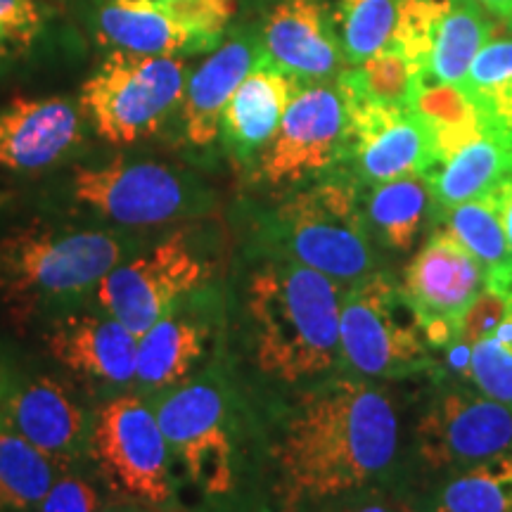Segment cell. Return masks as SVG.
<instances>
[{
	"label": "cell",
	"mask_w": 512,
	"mask_h": 512,
	"mask_svg": "<svg viewBox=\"0 0 512 512\" xmlns=\"http://www.w3.org/2000/svg\"><path fill=\"white\" fill-rule=\"evenodd\" d=\"M439 221H444L446 228L463 242L467 252L482 264L484 275L512 264L508 238H505L501 216H498L491 195L460 204V207L446 211Z\"/></svg>",
	"instance_id": "31"
},
{
	"label": "cell",
	"mask_w": 512,
	"mask_h": 512,
	"mask_svg": "<svg viewBox=\"0 0 512 512\" xmlns=\"http://www.w3.org/2000/svg\"><path fill=\"white\" fill-rule=\"evenodd\" d=\"M46 347L60 366L102 389L136 387L138 335L105 311H67L46 330Z\"/></svg>",
	"instance_id": "17"
},
{
	"label": "cell",
	"mask_w": 512,
	"mask_h": 512,
	"mask_svg": "<svg viewBox=\"0 0 512 512\" xmlns=\"http://www.w3.org/2000/svg\"><path fill=\"white\" fill-rule=\"evenodd\" d=\"M100 505L98 486L72 465L64 467L34 512H98Z\"/></svg>",
	"instance_id": "36"
},
{
	"label": "cell",
	"mask_w": 512,
	"mask_h": 512,
	"mask_svg": "<svg viewBox=\"0 0 512 512\" xmlns=\"http://www.w3.org/2000/svg\"><path fill=\"white\" fill-rule=\"evenodd\" d=\"M69 195L76 204L124 228H159L207 214L214 195L195 176L150 159L79 166Z\"/></svg>",
	"instance_id": "8"
},
{
	"label": "cell",
	"mask_w": 512,
	"mask_h": 512,
	"mask_svg": "<svg viewBox=\"0 0 512 512\" xmlns=\"http://www.w3.org/2000/svg\"><path fill=\"white\" fill-rule=\"evenodd\" d=\"M185 81L181 57L112 50L83 81L79 107L105 143L136 145L155 136L181 107Z\"/></svg>",
	"instance_id": "6"
},
{
	"label": "cell",
	"mask_w": 512,
	"mask_h": 512,
	"mask_svg": "<svg viewBox=\"0 0 512 512\" xmlns=\"http://www.w3.org/2000/svg\"><path fill=\"white\" fill-rule=\"evenodd\" d=\"M342 287L290 259H271L249 275L245 306L256 368L299 384L330 373L339 358Z\"/></svg>",
	"instance_id": "2"
},
{
	"label": "cell",
	"mask_w": 512,
	"mask_h": 512,
	"mask_svg": "<svg viewBox=\"0 0 512 512\" xmlns=\"http://www.w3.org/2000/svg\"><path fill=\"white\" fill-rule=\"evenodd\" d=\"M342 512H389V510L382 508V505H363V508H351Z\"/></svg>",
	"instance_id": "40"
},
{
	"label": "cell",
	"mask_w": 512,
	"mask_h": 512,
	"mask_svg": "<svg viewBox=\"0 0 512 512\" xmlns=\"http://www.w3.org/2000/svg\"><path fill=\"white\" fill-rule=\"evenodd\" d=\"M491 200H494L498 216H501L503 230H505V238H508L510 252H512V159L508 171H505L501 181L496 183V188L489 192Z\"/></svg>",
	"instance_id": "37"
},
{
	"label": "cell",
	"mask_w": 512,
	"mask_h": 512,
	"mask_svg": "<svg viewBox=\"0 0 512 512\" xmlns=\"http://www.w3.org/2000/svg\"><path fill=\"white\" fill-rule=\"evenodd\" d=\"M0 415L31 446L62 467L88 458L93 415L83 411L74 394L55 377L38 375L5 392Z\"/></svg>",
	"instance_id": "20"
},
{
	"label": "cell",
	"mask_w": 512,
	"mask_h": 512,
	"mask_svg": "<svg viewBox=\"0 0 512 512\" xmlns=\"http://www.w3.org/2000/svg\"><path fill=\"white\" fill-rule=\"evenodd\" d=\"M145 399L190 484L207 496H228L238 482V439L226 384L202 373Z\"/></svg>",
	"instance_id": "9"
},
{
	"label": "cell",
	"mask_w": 512,
	"mask_h": 512,
	"mask_svg": "<svg viewBox=\"0 0 512 512\" xmlns=\"http://www.w3.org/2000/svg\"><path fill=\"white\" fill-rule=\"evenodd\" d=\"M432 512H512V451L458 472L434 494Z\"/></svg>",
	"instance_id": "29"
},
{
	"label": "cell",
	"mask_w": 512,
	"mask_h": 512,
	"mask_svg": "<svg viewBox=\"0 0 512 512\" xmlns=\"http://www.w3.org/2000/svg\"><path fill=\"white\" fill-rule=\"evenodd\" d=\"M508 27H512V22H510V24H508Z\"/></svg>",
	"instance_id": "42"
},
{
	"label": "cell",
	"mask_w": 512,
	"mask_h": 512,
	"mask_svg": "<svg viewBox=\"0 0 512 512\" xmlns=\"http://www.w3.org/2000/svg\"><path fill=\"white\" fill-rule=\"evenodd\" d=\"M216 313L219 306L214 297L207 287H200L138 337V394H162L200 375L219 330Z\"/></svg>",
	"instance_id": "16"
},
{
	"label": "cell",
	"mask_w": 512,
	"mask_h": 512,
	"mask_svg": "<svg viewBox=\"0 0 512 512\" xmlns=\"http://www.w3.org/2000/svg\"><path fill=\"white\" fill-rule=\"evenodd\" d=\"M261 53L302 86L335 81L347 64L335 12L325 0H273Z\"/></svg>",
	"instance_id": "18"
},
{
	"label": "cell",
	"mask_w": 512,
	"mask_h": 512,
	"mask_svg": "<svg viewBox=\"0 0 512 512\" xmlns=\"http://www.w3.org/2000/svg\"><path fill=\"white\" fill-rule=\"evenodd\" d=\"M399 448V418L380 387L344 375L299 396L271 456L287 505L342 496L387 475Z\"/></svg>",
	"instance_id": "1"
},
{
	"label": "cell",
	"mask_w": 512,
	"mask_h": 512,
	"mask_svg": "<svg viewBox=\"0 0 512 512\" xmlns=\"http://www.w3.org/2000/svg\"><path fill=\"white\" fill-rule=\"evenodd\" d=\"M299 88L302 83L259 53L221 117L219 138L235 162L252 164L261 157Z\"/></svg>",
	"instance_id": "21"
},
{
	"label": "cell",
	"mask_w": 512,
	"mask_h": 512,
	"mask_svg": "<svg viewBox=\"0 0 512 512\" xmlns=\"http://www.w3.org/2000/svg\"><path fill=\"white\" fill-rule=\"evenodd\" d=\"M259 50L247 38H233L209 53L185 81L181 100L183 138L195 147H209L219 138L228 100L254 67Z\"/></svg>",
	"instance_id": "22"
},
{
	"label": "cell",
	"mask_w": 512,
	"mask_h": 512,
	"mask_svg": "<svg viewBox=\"0 0 512 512\" xmlns=\"http://www.w3.org/2000/svg\"><path fill=\"white\" fill-rule=\"evenodd\" d=\"M366 221L370 235H375L382 247L411 254L427 221H432V192L425 174L373 185L366 202Z\"/></svg>",
	"instance_id": "25"
},
{
	"label": "cell",
	"mask_w": 512,
	"mask_h": 512,
	"mask_svg": "<svg viewBox=\"0 0 512 512\" xmlns=\"http://www.w3.org/2000/svg\"><path fill=\"white\" fill-rule=\"evenodd\" d=\"M335 83L342 93L389 102V105H408L413 93L411 67L399 55V50H394L392 46L363 64L344 69Z\"/></svg>",
	"instance_id": "32"
},
{
	"label": "cell",
	"mask_w": 512,
	"mask_h": 512,
	"mask_svg": "<svg viewBox=\"0 0 512 512\" xmlns=\"http://www.w3.org/2000/svg\"><path fill=\"white\" fill-rule=\"evenodd\" d=\"M339 356L368 380H403L434 366L418 313L384 273L342 290Z\"/></svg>",
	"instance_id": "5"
},
{
	"label": "cell",
	"mask_w": 512,
	"mask_h": 512,
	"mask_svg": "<svg viewBox=\"0 0 512 512\" xmlns=\"http://www.w3.org/2000/svg\"><path fill=\"white\" fill-rule=\"evenodd\" d=\"M408 107L418 114L430 133L434 166L448 162L465 145L489 131L484 114L479 112L463 86L415 81Z\"/></svg>",
	"instance_id": "24"
},
{
	"label": "cell",
	"mask_w": 512,
	"mask_h": 512,
	"mask_svg": "<svg viewBox=\"0 0 512 512\" xmlns=\"http://www.w3.org/2000/svg\"><path fill=\"white\" fill-rule=\"evenodd\" d=\"M235 15V0H105L95 15L102 46L136 55L211 53Z\"/></svg>",
	"instance_id": "11"
},
{
	"label": "cell",
	"mask_w": 512,
	"mask_h": 512,
	"mask_svg": "<svg viewBox=\"0 0 512 512\" xmlns=\"http://www.w3.org/2000/svg\"><path fill=\"white\" fill-rule=\"evenodd\" d=\"M3 396H5V387H3V377H0V408H3ZM3 418V415H0Z\"/></svg>",
	"instance_id": "41"
},
{
	"label": "cell",
	"mask_w": 512,
	"mask_h": 512,
	"mask_svg": "<svg viewBox=\"0 0 512 512\" xmlns=\"http://www.w3.org/2000/svg\"><path fill=\"white\" fill-rule=\"evenodd\" d=\"M347 107L337 83L302 86L261 157L256 178L268 185H294L323 176L342 162Z\"/></svg>",
	"instance_id": "12"
},
{
	"label": "cell",
	"mask_w": 512,
	"mask_h": 512,
	"mask_svg": "<svg viewBox=\"0 0 512 512\" xmlns=\"http://www.w3.org/2000/svg\"><path fill=\"white\" fill-rule=\"evenodd\" d=\"M98 512H155V510L145 508V505L131 503V501H117V503L100 505V510H98Z\"/></svg>",
	"instance_id": "39"
},
{
	"label": "cell",
	"mask_w": 512,
	"mask_h": 512,
	"mask_svg": "<svg viewBox=\"0 0 512 512\" xmlns=\"http://www.w3.org/2000/svg\"><path fill=\"white\" fill-rule=\"evenodd\" d=\"M88 458L124 501L155 512L174 505V456L143 394H114L95 411Z\"/></svg>",
	"instance_id": "7"
},
{
	"label": "cell",
	"mask_w": 512,
	"mask_h": 512,
	"mask_svg": "<svg viewBox=\"0 0 512 512\" xmlns=\"http://www.w3.org/2000/svg\"><path fill=\"white\" fill-rule=\"evenodd\" d=\"M444 3L446 0H399L392 48L399 50V55L411 67L413 83L425 79L432 34Z\"/></svg>",
	"instance_id": "33"
},
{
	"label": "cell",
	"mask_w": 512,
	"mask_h": 512,
	"mask_svg": "<svg viewBox=\"0 0 512 512\" xmlns=\"http://www.w3.org/2000/svg\"><path fill=\"white\" fill-rule=\"evenodd\" d=\"M418 451L434 470H470L512 451V406L451 389L418 422Z\"/></svg>",
	"instance_id": "15"
},
{
	"label": "cell",
	"mask_w": 512,
	"mask_h": 512,
	"mask_svg": "<svg viewBox=\"0 0 512 512\" xmlns=\"http://www.w3.org/2000/svg\"><path fill=\"white\" fill-rule=\"evenodd\" d=\"M460 86L484 114L489 128L512 143V34L491 38Z\"/></svg>",
	"instance_id": "28"
},
{
	"label": "cell",
	"mask_w": 512,
	"mask_h": 512,
	"mask_svg": "<svg viewBox=\"0 0 512 512\" xmlns=\"http://www.w3.org/2000/svg\"><path fill=\"white\" fill-rule=\"evenodd\" d=\"M512 143L494 128L472 140L448 162L434 166L425 174L432 192V221H439L446 211L460 204L489 195L508 171Z\"/></svg>",
	"instance_id": "23"
},
{
	"label": "cell",
	"mask_w": 512,
	"mask_h": 512,
	"mask_svg": "<svg viewBox=\"0 0 512 512\" xmlns=\"http://www.w3.org/2000/svg\"><path fill=\"white\" fill-rule=\"evenodd\" d=\"M46 27L41 0H0V67L31 53Z\"/></svg>",
	"instance_id": "34"
},
{
	"label": "cell",
	"mask_w": 512,
	"mask_h": 512,
	"mask_svg": "<svg viewBox=\"0 0 512 512\" xmlns=\"http://www.w3.org/2000/svg\"><path fill=\"white\" fill-rule=\"evenodd\" d=\"M214 268L216 261L197 235L176 230L147 252L112 268L100 280L95 302L140 337L183 297L207 287Z\"/></svg>",
	"instance_id": "10"
},
{
	"label": "cell",
	"mask_w": 512,
	"mask_h": 512,
	"mask_svg": "<svg viewBox=\"0 0 512 512\" xmlns=\"http://www.w3.org/2000/svg\"><path fill=\"white\" fill-rule=\"evenodd\" d=\"M83 140V112L67 98L15 95L0 107V169L38 174L69 157Z\"/></svg>",
	"instance_id": "19"
},
{
	"label": "cell",
	"mask_w": 512,
	"mask_h": 512,
	"mask_svg": "<svg viewBox=\"0 0 512 512\" xmlns=\"http://www.w3.org/2000/svg\"><path fill=\"white\" fill-rule=\"evenodd\" d=\"M358 181L349 171L292 192L264 223L273 259H290L351 287L377 273V256Z\"/></svg>",
	"instance_id": "4"
},
{
	"label": "cell",
	"mask_w": 512,
	"mask_h": 512,
	"mask_svg": "<svg viewBox=\"0 0 512 512\" xmlns=\"http://www.w3.org/2000/svg\"><path fill=\"white\" fill-rule=\"evenodd\" d=\"M470 377L484 396L512 406V349L491 335L472 344Z\"/></svg>",
	"instance_id": "35"
},
{
	"label": "cell",
	"mask_w": 512,
	"mask_h": 512,
	"mask_svg": "<svg viewBox=\"0 0 512 512\" xmlns=\"http://www.w3.org/2000/svg\"><path fill=\"white\" fill-rule=\"evenodd\" d=\"M133 249V240L112 230L19 226L0 235V304L24 328L95 294Z\"/></svg>",
	"instance_id": "3"
},
{
	"label": "cell",
	"mask_w": 512,
	"mask_h": 512,
	"mask_svg": "<svg viewBox=\"0 0 512 512\" xmlns=\"http://www.w3.org/2000/svg\"><path fill=\"white\" fill-rule=\"evenodd\" d=\"M342 100L347 107L342 162H349V174L358 185L373 188L432 169L430 133L411 107L351 93H342Z\"/></svg>",
	"instance_id": "13"
},
{
	"label": "cell",
	"mask_w": 512,
	"mask_h": 512,
	"mask_svg": "<svg viewBox=\"0 0 512 512\" xmlns=\"http://www.w3.org/2000/svg\"><path fill=\"white\" fill-rule=\"evenodd\" d=\"M399 0H337L335 22L344 60L363 64L392 46Z\"/></svg>",
	"instance_id": "30"
},
{
	"label": "cell",
	"mask_w": 512,
	"mask_h": 512,
	"mask_svg": "<svg viewBox=\"0 0 512 512\" xmlns=\"http://www.w3.org/2000/svg\"><path fill=\"white\" fill-rule=\"evenodd\" d=\"M484 287V268L448 228H434L403 273V294L432 349L458 342L460 323Z\"/></svg>",
	"instance_id": "14"
},
{
	"label": "cell",
	"mask_w": 512,
	"mask_h": 512,
	"mask_svg": "<svg viewBox=\"0 0 512 512\" xmlns=\"http://www.w3.org/2000/svg\"><path fill=\"white\" fill-rule=\"evenodd\" d=\"M494 38V24L475 0H446L432 34L425 79L460 86L472 62Z\"/></svg>",
	"instance_id": "26"
},
{
	"label": "cell",
	"mask_w": 512,
	"mask_h": 512,
	"mask_svg": "<svg viewBox=\"0 0 512 512\" xmlns=\"http://www.w3.org/2000/svg\"><path fill=\"white\" fill-rule=\"evenodd\" d=\"M62 470L0 418V512H34Z\"/></svg>",
	"instance_id": "27"
},
{
	"label": "cell",
	"mask_w": 512,
	"mask_h": 512,
	"mask_svg": "<svg viewBox=\"0 0 512 512\" xmlns=\"http://www.w3.org/2000/svg\"><path fill=\"white\" fill-rule=\"evenodd\" d=\"M475 3L482 5L489 15L503 19L505 24L512 22V0H475Z\"/></svg>",
	"instance_id": "38"
}]
</instances>
